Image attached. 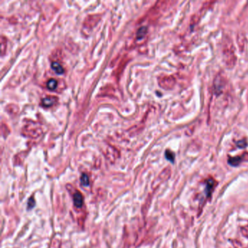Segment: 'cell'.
<instances>
[{
	"label": "cell",
	"instance_id": "1",
	"mask_svg": "<svg viewBox=\"0 0 248 248\" xmlns=\"http://www.w3.org/2000/svg\"><path fill=\"white\" fill-rule=\"evenodd\" d=\"M73 200H74V205L77 208H81L83 206L84 203V198L82 194L79 192H76L73 196Z\"/></svg>",
	"mask_w": 248,
	"mask_h": 248
},
{
	"label": "cell",
	"instance_id": "2",
	"mask_svg": "<svg viewBox=\"0 0 248 248\" xmlns=\"http://www.w3.org/2000/svg\"><path fill=\"white\" fill-rule=\"evenodd\" d=\"M55 98L52 97H46L41 100V106L44 107H50L55 103Z\"/></svg>",
	"mask_w": 248,
	"mask_h": 248
},
{
	"label": "cell",
	"instance_id": "3",
	"mask_svg": "<svg viewBox=\"0 0 248 248\" xmlns=\"http://www.w3.org/2000/svg\"><path fill=\"white\" fill-rule=\"evenodd\" d=\"M51 68L57 74H62L64 72V69H63V66L58 62H52L51 63Z\"/></svg>",
	"mask_w": 248,
	"mask_h": 248
},
{
	"label": "cell",
	"instance_id": "4",
	"mask_svg": "<svg viewBox=\"0 0 248 248\" xmlns=\"http://www.w3.org/2000/svg\"><path fill=\"white\" fill-rule=\"evenodd\" d=\"M146 33H147V27H145V26L141 27L137 31V39H142L143 38L145 37Z\"/></svg>",
	"mask_w": 248,
	"mask_h": 248
},
{
	"label": "cell",
	"instance_id": "5",
	"mask_svg": "<svg viewBox=\"0 0 248 248\" xmlns=\"http://www.w3.org/2000/svg\"><path fill=\"white\" fill-rule=\"evenodd\" d=\"M57 86H58V82L55 79H50L47 82V87L50 90H54L56 89Z\"/></svg>",
	"mask_w": 248,
	"mask_h": 248
},
{
	"label": "cell",
	"instance_id": "6",
	"mask_svg": "<svg viewBox=\"0 0 248 248\" xmlns=\"http://www.w3.org/2000/svg\"><path fill=\"white\" fill-rule=\"evenodd\" d=\"M80 181H81L82 185H84V186H88V185H90L89 177L87 176V175L85 174V173H83V174L82 175Z\"/></svg>",
	"mask_w": 248,
	"mask_h": 248
},
{
	"label": "cell",
	"instance_id": "7",
	"mask_svg": "<svg viewBox=\"0 0 248 248\" xmlns=\"http://www.w3.org/2000/svg\"><path fill=\"white\" fill-rule=\"evenodd\" d=\"M241 160H242V159H241L240 157L236 156V157L230 158V159H228V162H229V164H231V165L236 166L240 163Z\"/></svg>",
	"mask_w": 248,
	"mask_h": 248
},
{
	"label": "cell",
	"instance_id": "8",
	"mask_svg": "<svg viewBox=\"0 0 248 248\" xmlns=\"http://www.w3.org/2000/svg\"><path fill=\"white\" fill-rule=\"evenodd\" d=\"M165 157L167 160L170 161L171 162H173L175 159V155L173 152H171L170 151L167 150L165 152Z\"/></svg>",
	"mask_w": 248,
	"mask_h": 248
},
{
	"label": "cell",
	"instance_id": "9",
	"mask_svg": "<svg viewBox=\"0 0 248 248\" xmlns=\"http://www.w3.org/2000/svg\"><path fill=\"white\" fill-rule=\"evenodd\" d=\"M34 205H35V201H34V197L31 196V197L29 199V201H28V204H27L28 210H31V209H32L33 207H34Z\"/></svg>",
	"mask_w": 248,
	"mask_h": 248
},
{
	"label": "cell",
	"instance_id": "10",
	"mask_svg": "<svg viewBox=\"0 0 248 248\" xmlns=\"http://www.w3.org/2000/svg\"><path fill=\"white\" fill-rule=\"evenodd\" d=\"M236 144H237L238 147L239 148H245L246 147V145H247V143L245 141H238V142H236Z\"/></svg>",
	"mask_w": 248,
	"mask_h": 248
}]
</instances>
